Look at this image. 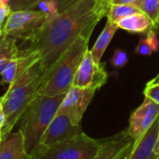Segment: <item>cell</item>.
Segmentation results:
<instances>
[{"instance_id":"22","label":"cell","mask_w":159,"mask_h":159,"mask_svg":"<svg viewBox=\"0 0 159 159\" xmlns=\"http://www.w3.org/2000/svg\"><path fill=\"white\" fill-rule=\"evenodd\" d=\"M40 0H11L10 7L12 11H28V10H36L38 4Z\"/></svg>"},{"instance_id":"1","label":"cell","mask_w":159,"mask_h":159,"mask_svg":"<svg viewBox=\"0 0 159 159\" xmlns=\"http://www.w3.org/2000/svg\"><path fill=\"white\" fill-rule=\"evenodd\" d=\"M102 18L104 15L97 9V0H80L48 21L37 39L29 45L40 56L43 75L80 36L93 32Z\"/></svg>"},{"instance_id":"19","label":"cell","mask_w":159,"mask_h":159,"mask_svg":"<svg viewBox=\"0 0 159 159\" xmlns=\"http://www.w3.org/2000/svg\"><path fill=\"white\" fill-rule=\"evenodd\" d=\"M137 7L153 22L156 27L159 26V0H141Z\"/></svg>"},{"instance_id":"13","label":"cell","mask_w":159,"mask_h":159,"mask_svg":"<svg viewBox=\"0 0 159 159\" xmlns=\"http://www.w3.org/2000/svg\"><path fill=\"white\" fill-rule=\"evenodd\" d=\"M0 159H34L25 148L24 137L21 131L11 133L0 144Z\"/></svg>"},{"instance_id":"10","label":"cell","mask_w":159,"mask_h":159,"mask_svg":"<svg viewBox=\"0 0 159 159\" xmlns=\"http://www.w3.org/2000/svg\"><path fill=\"white\" fill-rule=\"evenodd\" d=\"M159 115V105L149 98H145L141 105L130 116L128 135L136 141L153 124Z\"/></svg>"},{"instance_id":"24","label":"cell","mask_w":159,"mask_h":159,"mask_svg":"<svg viewBox=\"0 0 159 159\" xmlns=\"http://www.w3.org/2000/svg\"><path fill=\"white\" fill-rule=\"evenodd\" d=\"M143 94L145 98H149L159 105V83L152 82L151 80L150 82L147 83Z\"/></svg>"},{"instance_id":"21","label":"cell","mask_w":159,"mask_h":159,"mask_svg":"<svg viewBox=\"0 0 159 159\" xmlns=\"http://www.w3.org/2000/svg\"><path fill=\"white\" fill-rule=\"evenodd\" d=\"M36 10H39L45 13L47 17V22L53 19L60 13L58 6L53 0H40V2L38 4Z\"/></svg>"},{"instance_id":"33","label":"cell","mask_w":159,"mask_h":159,"mask_svg":"<svg viewBox=\"0 0 159 159\" xmlns=\"http://www.w3.org/2000/svg\"><path fill=\"white\" fill-rule=\"evenodd\" d=\"M2 2H4V3H7V4H10V1L11 0H1Z\"/></svg>"},{"instance_id":"2","label":"cell","mask_w":159,"mask_h":159,"mask_svg":"<svg viewBox=\"0 0 159 159\" xmlns=\"http://www.w3.org/2000/svg\"><path fill=\"white\" fill-rule=\"evenodd\" d=\"M43 71L40 60L29 67L18 80L9 86L2 97V104L6 114V123L0 129L2 139L7 138L20 121L22 115L39 94Z\"/></svg>"},{"instance_id":"4","label":"cell","mask_w":159,"mask_h":159,"mask_svg":"<svg viewBox=\"0 0 159 159\" xmlns=\"http://www.w3.org/2000/svg\"><path fill=\"white\" fill-rule=\"evenodd\" d=\"M65 95L49 97L38 94L22 115L19 130L23 134L25 148L29 155L32 156L42 135L57 114Z\"/></svg>"},{"instance_id":"11","label":"cell","mask_w":159,"mask_h":159,"mask_svg":"<svg viewBox=\"0 0 159 159\" xmlns=\"http://www.w3.org/2000/svg\"><path fill=\"white\" fill-rule=\"evenodd\" d=\"M135 140L125 130L111 138L104 139L99 152L92 159H124L130 154Z\"/></svg>"},{"instance_id":"30","label":"cell","mask_w":159,"mask_h":159,"mask_svg":"<svg viewBox=\"0 0 159 159\" xmlns=\"http://www.w3.org/2000/svg\"><path fill=\"white\" fill-rule=\"evenodd\" d=\"M4 38H5V34L4 33H0V46H1L3 40H4Z\"/></svg>"},{"instance_id":"20","label":"cell","mask_w":159,"mask_h":159,"mask_svg":"<svg viewBox=\"0 0 159 159\" xmlns=\"http://www.w3.org/2000/svg\"><path fill=\"white\" fill-rule=\"evenodd\" d=\"M16 55L10 61V63L8 64V66H6V68L2 72V74H1V78H2L1 79V84H8L10 86L16 81L17 70H18Z\"/></svg>"},{"instance_id":"14","label":"cell","mask_w":159,"mask_h":159,"mask_svg":"<svg viewBox=\"0 0 159 159\" xmlns=\"http://www.w3.org/2000/svg\"><path fill=\"white\" fill-rule=\"evenodd\" d=\"M118 27L134 34H146L152 28H158L153 22L143 12L125 17L116 23Z\"/></svg>"},{"instance_id":"18","label":"cell","mask_w":159,"mask_h":159,"mask_svg":"<svg viewBox=\"0 0 159 159\" xmlns=\"http://www.w3.org/2000/svg\"><path fill=\"white\" fill-rule=\"evenodd\" d=\"M142 12L139 7L136 5L131 4H111L109 10V12L107 14V20H110L111 22L117 23L121 19Z\"/></svg>"},{"instance_id":"28","label":"cell","mask_w":159,"mask_h":159,"mask_svg":"<svg viewBox=\"0 0 159 159\" xmlns=\"http://www.w3.org/2000/svg\"><path fill=\"white\" fill-rule=\"evenodd\" d=\"M141 0H112L111 4H131V5H138Z\"/></svg>"},{"instance_id":"23","label":"cell","mask_w":159,"mask_h":159,"mask_svg":"<svg viewBox=\"0 0 159 159\" xmlns=\"http://www.w3.org/2000/svg\"><path fill=\"white\" fill-rule=\"evenodd\" d=\"M128 62V55L126 52L123 49H115L112 57L111 58V64L115 68L124 67Z\"/></svg>"},{"instance_id":"27","label":"cell","mask_w":159,"mask_h":159,"mask_svg":"<svg viewBox=\"0 0 159 159\" xmlns=\"http://www.w3.org/2000/svg\"><path fill=\"white\" fill-rule=\"evenodd\" d=\"M53 1L57 4L59 12L61 13V12L66 11L68 8L75 5L77 2L80 1V0H53Z\"/></svg>"},{"instance_id":"25","label":"cell","mask_w":159,"mask_h":159,"mask_svg":"<svg viewBox=\"0 0 159 159\" xmlns=\"http://www.w3.org/2000/svg\"><path fill=\"white\" fill-rule=\"evenodd\" d=\"M11 12L12 11L10 5L2 2L1 0H0V33H3L7 20L9 19Z\"/></svg>"},{"instance_id":"36","label":"cell","mask_w":159,"mask_h":159,"mask_svg":"<svg viewBox=\"0 0 159 159\" xmlns=\"http://www.w3.org/2000/svg\"><path fill=\"white\" fill-rule=\"evenodd\" d=\"M127 157H128V156H127ZM127 157H125V158H124V159H127Z\"/></svg>"},{"instance_id":"26","label":"cell","mask_w":159,"mask_h":159,"mask_svg":"<svg viewBox=\"0 0 159 159\" xmlns=\"http://www.w3.org/2000/svg\"><path fill=\"white\" fill-rule=\"evenodd\" d=\"M111 1L112 0H97V9L101 14L104 15V17H106L109 12Z\"/></svg>"},{"instance_id":"31","label":"cell","mask_w":159,"mask_h":159,"mask_svg":"<svg viewBox=\"0 0 159 159\" xmlns=\"http://www.w3.org/2000/svg\"><path fill=\"white\" fill-rule=\"evenodd\" d=\"M152 82H155V83H159V73L152 80Z\"/></svg>"},{"instance_id":"12","label":"cell","mask_w":159,"mask_h":159,"mask_svg":"<svg viewBox=\"0 0 159 159\" xmlns=\"http://www.w3.org/2000/svg\"><path fill=\"white\" fill-rule=\"evenodd\" d=\"M159 140V115L148 130L134 142L127 159H159L156 147Z\"/></svg>"},{"instance_id":"6","label":"cell","mask_w":159,"mask_h":159,"mask_svg":"<svg viewBox=\"0 0 159 159\" xmlns=\"http://www.w3.org/2000/svg\"><path fill=\"white\" fill-rule=\"evenodd\" d=\"M103 139L88 137L83 131L40 153L37 159H92L99 152Z\"/></svg>"},{"instance_id":"32","label":"cell","mask_w":159,"mask_h":159,"mask_svg":"<svg viewBox=\"0 0 159 159\" xmlns=\"http://www.w3.org/2000/svg\"><path fill=\"white\" fill-rule=\"evenodd\" d=\"M156 154L159 156V140H158V144H157V147H156V151H155Z\"/></svg>"},{"instance_id":"8","label":"cell","mask_w":159,"mask_h":159,"mask_svg":"<svg viewBox=\"0 0 159 159\" xmlns=\"http://www.w3.org/2000/svg\"><path fill=\"white\" fill-rule=\"evenodd\" d=\"M97 89L82 88L72 85L66 93L57 114L66 115L70 121L77 125H81L82 119L92 101Z\"/></svg>"},{"instance_id":"9","label":"cell","mask_w":159,"mask_h":159,"mask_svg":"<svg viewBox=\"0 0 159 159\" xmlns=\"http://www.w3.org/2000/svg\"><path fill=\"white\" fill-rule=\"evenodd\" d=\"M108 74L104 66L100 63H96L91 52L88 51L76 72L72 85L98 90L106 84Z\"/></svg>"},{"instance_id":"29","label":"cell","mask_w":159,"mask_h":159,"mask_svg":"<svg viewBox=\"0 0 159 159\" xmlns=\"http://www.w3.org/2000/svg\"><path fill=\"white\" fill-rule=\"evenodd\" d=\"M5 123H6V114L4 111L3 104L2 102H0V129H2Z\"/></svg>"},{"instance_id":"15","label":"cell","mask_w":159,"mask_h":159,"mask_svg":"<svg viewBox=\"0 0 159 159\" xmlns=\"http://www.w3.org/2000/svg\"><path fill=\"white\" fill-rule=\"evenodd\" d=\"M118 29H119V27H118V25L116 23L111 22L110 20H107L105 27L103 28L102 32L98 36L94 47L90 51L92 57L96 63H98V64L100 63L104 52L108 48L110 42L111 41L114 34L116 33V31Z\"/></svg>"},{"instance_id":"17","label":"cell","mask_w":159,"mask_h":159,"mask_svg":"<svg viewBox=\"0 0 159 159\" xmlns=\"http://www.w3.org/2000/svg\"><path fill=\"white\" fill-rule=\"evenodd\" d=\"M19 47L16 39L5 35L4 40L0 46V76L10 63V61L17 54Z\"/></svg>"},{"instance_id":"35","label":"cell","mask_w":159,"mask_h":159,"mask_svg":"<svg viewBox=\"0 0 159 159\" xmlns=\"http://www.w3.org/2000/svg\"><path fill=\"white\" fill-rule=\"evenodd\" d=\"M2 99H3V98H2L1 97H0V102H2Z\"/></svg>"},{"instance_id":"16","label":"cell","mask_w":159,"mask_h":159,"mask_svg":"<svg viewBox=\"0 0 159 159\" xmlns=\"http://www.w3.org/2000/svg\"><path fill=\"white\" fill-rule=\"evenodd\" d=\"M157 28H152L145 34V37L140 39L134 52L143 56H151L157 51L159 46V39L157 37Z\"/></svg>"},{"instance_id":"3","label":"cell","mask_w":159,"mask_h":159,"mask_svg":"<svg viewBox=\"0 0 159 159\" xmlns=\"http://www.w3.org/2000/svg\"><path fill=\"white\" fill-rule=\"evenodd\" d=\"M92 32L80 36L73 44L60 56L52 67L43 75L39 94L56 97L66 94L73 84L76 72L88 50Z\"/></svg>"},{"instance_id":"7","label":"cell","mask_w":159,"mask_h":159,"mask_svg":"<svg viewBox=\"0 0 159 159\" xmlns=\"http://www.w3.org/2000/svg\"><path fill=\"white\" fill-rule=\"evenodd\" d=\"M82 131V126L74 125L66 115L56 114L42 135L32 156L34 159H37L46 150L60 142L72 139Z\"/></svg>"},{"instance_id":"34","label":"cell","mask_w":159,"mask_h":159,"mask_svg":"<svg viewBox=\"0 0 159 159\" xmlns=\"http://www.w3.org/2000/svg\"><path fill=\"white\" fill-rule=\"evenodd\" d=\"M1 141H2V137H1V134H0V144H1Z\"/></svg>"},{"instance_id":"5","label":"cell","mask_w":159,"mask_h":159,"mask_svg":"<svg viewBox=\"0 0 159 159\" xmlns=\"http://www.w3.org/2000/svg\"><path fill=\"white\" fill-rule=\"evenodd\" d=\"M47 17L39 10L16 11H12L5 25L3 33L23 43L32 44L45 25Z\"/></svg>"}]
</instances>
